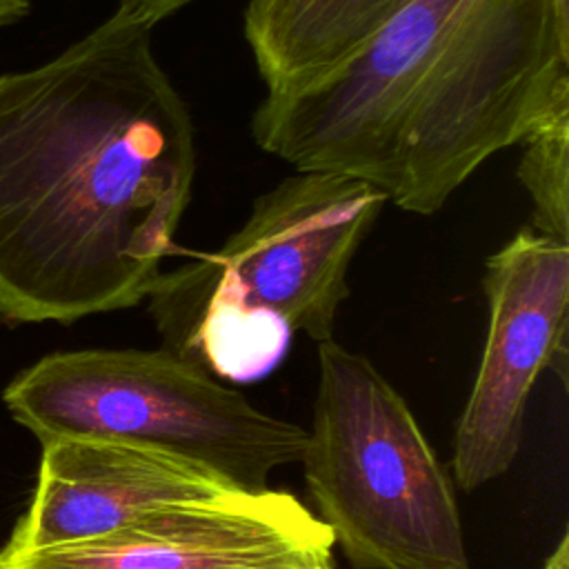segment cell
<instances>
[{"instance_id":"cell-3","label":"cell","mask_w":569,"mask_h":569,"mask_svg":"<svg viewBox=\"0 0 569 569\" xmlns=\"http://www.w3.org/2000/svg\"><path fill=\"white\" fill-rule=\"evenodd\" d=\"M385 202L382 191L342 173L280 180L218 251L160 271L149 298L164 349L249 382L280 362L291 331L331 340L349 262Z\"/></svg>"},{"instance_id":"cell-14","label":"cell","mask_w":569,"mask_h":569,"mask_svg":"<svg viewBox=\"0 0 569 569\" xmlns=\"http://www.w3.org/2000/svg\"><path fill=\"white\" fill-rule=\"evenodd\" d=\"M320 569H333V567H331V562H329V565H325V567H320Z\"/></svg>"},{"instance_id":"cell-9","label":"cell","mask_w":569,"mask_h":569,"mask_svg":"<svg viewBox=\"0 0 569 569\" xmlns=\"http://www.w3.org/2000/svg\"><path fill=\"white\" fill-rule=\"evenodd\" d=\"M405 2L249 0L242 29L267 91H282L347 58Z\"/></svg>"},{"instance_id":"cell-13","label":"cell","mask_w":569,"mask_h":569,"mask_svg":"<svg viewBox=\"0 0 569 569\" xmlns=\"http://www.w3.org/2000/svg\"><path fill=\"white\" fill-rule=\"evenodd\" d=\"M545 569H569V538H567V531H562L556 549L545 560Z\"/></svg>"},{"instance_id":"cell-5","label":"cell","mask_w":569,"mask_h":569,"mask_svg":"<svg viewBox=\"0 0 569 569\" xmlns=\"http://www.w3.org/2000/svg\"><path fill=\"white\" fill-rule=\"evenodd\" d=\"M2 398L40 442H133L196 462L240 491L269 489L271 471L298 462L307 445V429L256 409L169 349L58 351L18 373Z\"/></svg>"},{"instance_id":"cell-2","label":"cell","mask_w":569,"mask_h":569,"mask_svg":"<svg viewBox=\"0 0 569 569\" xmlns=\"http://www.w3.org/2000/svg\"><path fill=\"white\" fill-rule=\"evenodd\" d=\"M569 111V0H407L356 51L267 91L256 144L429 216L493 153Z\"/></svg>"},{"instance_id":"cell-7","label":"cell","mask_w":569,"mask_h":569,"mask_svg":"<svg viewBox=\"0 0 569 569\" xmlns=\"http://www.w3.org/2000/svg\"><path fill=\"white\" fill-rule=\"evenodd\" d=\"M333 538L284 491H236L153 509L109 533L0 551V569H320Z\"/></svg>"},{"instance_id":"cell-11","label":"cell","mask_w":569,"mask_h":569,"mask_svg":"<svg viewBox=\"0 0 569 569\" xmlns=\"http://www.w3.org/2000/svg\"><path fill=\"white\" fill-rule=\"evenodd\" d=\"M198 0H118V4H127L138 9L140 13H144L147 18H151L156 24L169 16H173L176 11L193 4Z\"/></svg>"},{"instance_id":"cell-10","label":"cell","mask_w":569,"mask_h":569,"mask_svg":"<svg viewBox=\"0 0 569 569\" xmlns=\"http://www.w3.org/2000/svg\"><path fill=\"white\" fill-rule=\"evenodd\" d=\"M516 176L531 200L533 231L569 244V111L520 140Z\"/></svg>"},{"instance_id":"cell-12","label":"cell","mask_w":569,"mask_h":569,"mask_svg":"<svg viewBox=\"0 0 569 569\" xmlns=\"http://www.w3.org/2000/svg\"><path fill=\"white\" fill-rule=\"evenodd\" d=\"M29 0H0V27L13 24L29 13Z\"/></svg>"},{"instance_id":"cell-8","label":"cell","mask_w":569,"mask_h":569,"mask_svg":"<svg viewBox=\"0 0 569 569\" xmlns=\"http://www.w3.org/2000/svg\"><path fill=\"white\" fill-rule=\"evenodd\" d=\"M240 489L184 458L102 438L42 442L33 500L7 551L40 549L109 533L162 507L216 500Z\"/></svg>"},{"instance_id":"cell-6","label":"cell","mask_w":569,"mask_h":569,"mask_svg":"<svg viewBox=\"0 0 569 569\" xmlns=\"http://www.w3.org/2000/svg\"><path fill=\"white\" fill-rule=\"evenodd\" d=\"M489 331L453 440V476L473 491L513 465L529 393L545 369L567 382L569 244L522 229L489 256Z\"/></svg>"},{"instance_id":"cell-1","label":"cell","mask_w":569,"mask_h":569,"mask_svg":"<svg viewBox=\"0 0 569 569\" xmlns=\"http://www.w3.org/2000/svg\"><path fill=\"white\" fill-rule=\"evenodd\" d=\"M153 27L118 4L51 60L0 76V318L133 307L180 251L196 136Z\"/></svg>"},{"instance_id":"cell-4","label":"cell","mask_w":569,"mask_h":569,"mask_svg":"<svg viewBox=\"0 0 569 569\" xmlns=\"http://www.w3.org/2000/svg\"><path fill=\"white\" fill-rule=\"evenodd\" d=\"M305 480L353 569H467L445 467L402 396L360 353L325 340Z\"/></svg>"}]
</instances>
